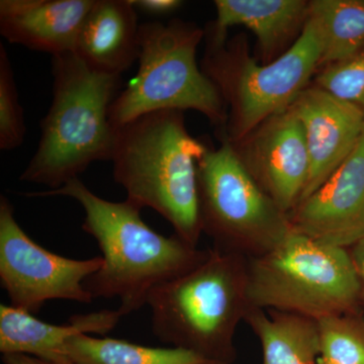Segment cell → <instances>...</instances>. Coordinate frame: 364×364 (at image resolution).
<instances>
[{
  "label": "cell",
  "instance_id": "cell-1",
  "mask_svg": "<svg viewBox=\"0 0 364 364\" xmlns=\"http://www.w3.org/2000/svg\"><path fill=\"white\" fill-rule=\"evenodd\" d=\"M26 196H69L80 203L85 214L83 231L97 240L104 259L85 280V289L93 299H121L122 317L147 305L153 289L193 269L210 254V248L191 245L176 234L158 233L143 221L140 208L128 200L100 198L80 178L55 191Z\"/></svg>",
  "mask_w": 364,
  "mask_h": 364
},
{
  "label": "cell",
  "instance_id": "cell-2",
  "mask_svg": "<svg viewBox=\"0 0 364 364\" xmlns=\"http://www.w3.org/2000/svg\"><path fill=\"white\" fill-rule=\"evenodd\" d=\"M208 147L189 134L183 112H153L114 129L111 161L126 200L152 208L196 247L203 234L198 162Z\"/></svg>",
  "mask_w": 364,
  "mask_h": 364
},
{
  "label": "cell",
  "instance_id": "cell-3",
  "mask_svg": "<svg viewBox=\"0 0 364 364\" xmlns=\"http://www.w3.org/2000/svg\"><path fill=\"white\" fill-rule=\"evenodd\" d=\"M52 102L41 123L39 145L20 179L55 191L93 162L111 161L109 109L121 76L93 70L74 52L52 56Z\"/></svg>",
  "mask_w": 364,
  "mask_h": 364
},
{
  "label": "cell",
  "instance_id": "cell-4",
  "mask_svg": "<svg viewBox=\"0 0 364 364\" xmlns=\"http://www.w3.org/2000/svg\"><path fill=\"white\" fill-rule=\"evenodd\" d=\"M147 305L153 334L162 343L233 364L237 327L251 308L248 259L210 248L200 265L153 289Z\"/></svg>",
  "mask_w": 364,
  "mask_h": 364
},
{
  "label": "cell",
  "instance_id": "cell-5",
  "mask_svg": "<svg viewBox=\"0 0 364 364\" xmlns=\"http://www.w3.org/2000/svg\"><path fill=\"white\" fill-rule=\"evenodd\" d=\"M205 41L200 67L226 105L228 119L221 136L231 143L289 109L312 85L322 60V38L311 18L293 47L270 63L251 56L243 36L224 42Z\"/></svg>",
  "mask_w": 364,
  "mask_h": 364
},
{
  "label": "cell",
  "instance_id": "cell-6",
  "mask_svg": "<svg viewBox=\"0 0 364 364\" xmlns=\"http://www.w3.org/2000/svg\"><path fill=\"white\" fill-rule=\"evenodd\" d=\"M203 38L205 30L178 18L140 25L138 73L112 102V128L153 112L193 109L224 131L226 105L196 60Z\"/></svg>",
  "mask_w": 364,
  "mask_h": 364
},
{
  "label": "cell",
  "instance_id": "cell-7",
  "mask_svg": "<svg viewBox=\"0 0 364 364\" xmlns=\"http://www.w3.org/2000/svg\"><path fill=\"white\" fill-rule=\"evenodd\" d=\"M248 299L251 308L316 321L363 313L348 249L294 230L277 247L248 259Z\"/></svg>",
  "mask_w": 364,
  "mask_h": 364
},
{
  "label": "cell",
  "instance_id": "cell-8",
  "mask_svg": "<svg viewBox=\"0 0 364 364\" xmlns=\"http://www.w3.org/2000/svg\"><path fill=\"white\" fill-rule=\"evenodd\" d=\"M208 146L198 162V210L203 234L214 248L258 257L277 247L293 231L289 215L254 181L232 144Z\"/></svg>",
  "mask_w": 364,
  "mask_h": 364
},
{
  "label": "cell",
  "instance_id": "cell-9",
  "mask_svg": "<svg viewBox=\"0 0 364 364\" xmlns=\"http://www.w3.org/2000/svg\"><path fill=\"white\" fill-rule=\"evenodd\" d=\"M102 262V256L77 260L50 252L23 231L6 196L0 198V284L11 306L37 314L51 299L90 304L85 282Z\"/></svg>",
  "mask_w": 364,
  "mask_h": 364
},
{
  "label": "cell",
  "instance_id": "cell-10",
  "mask_svg": "<svg viewBox=\"0 0 364 364\" xmlns=\"http://www.w3.org/2000/svg\"><path fill=\"white\" fill-rule=\"evenodd\" d=\"M231 144L254 181L280 210L291 214L301 202L310 176L305 133L293 109L268 117Z\"/></svg>",
  "mask_w": 364,
  "mask_h": 364
},
{
  "label": "cell",
  "instance_id": "cell-11",
  "mask_svg": "<svg viewBox=\"0 0 364 364\" xmlns=\"http://www.w3.org/2000/svg\"><path fill=\"white\" fill-rule=\"evenodd\" d=\"M294 231L350 248L364 239V133L353 152L289 215Z\"/></svg>",
  "mask_w": 364,
  "mask_h": 364
},
{
  "label": "cell",
  "instance_id": "cell-12",
  "mask_svg": "<svg viewBox=\"0 0 364 364\" xmlns=\"http://www.w3.org/2000/svg\"><path fill=\"white\" fill-rule=\"evenodd\" d=\"M291 107L303 126L310 158V176L301 202L355 149L364 133V117L358 107L314 85Z\"/></svg>",
  "mask_w": 364,
  "mask_h": 364
},
{
  "label": "cell",
  "instance_id": "cell-13",
  "mask_svg": "<svg viewBox=\"0 0 364 364\" xmlns=\"http://www.w3.org/2000/svg\"><path fill=\"white\" fill-rule=\"evenodd\" d=\"M217 18L205 30V38L227 40L228 30L242 26L257 39L261 63L267 64L289 51L310 18L306 0H215Z\"/></svg>",
  "mask_w": 364,
  "mask_h": 364
},
{
  "label": "cell",
  "instance_id": "cell-14",
  "mask_svg": "<svg viewBox=\"0 0 364 364\" xmlns=\"http://www.w3.org/2000/svg\"><path fill=\"white\" fill-rule=\"evenodd\" d=\"M95 0H1L0 33L11 44L52 56L74 52Z\"/></svg>",
  "mask_w": 364,
  "mask_h": 364
},
{
  "label": "cell",
  "instance_id": "cell-15",
  "mask_svg": "<svg viewBox=\"0 0 364 364\" xmlns=\"http://www.w3.org/2000/svg\"><path fill=\"white\" fill-rule=\"evenodd\" d=\"M139 40L133 0H95L74 53L93 70L122 76L139 58Z\"/></svg>",
  "mask_w": 364,
  "mask_h": 364
},
{
  "label": "cell",
  "instance_id": "cell-16",
  "mask_svg": "<svg viewBox=\"0 0 364 364\" xmlns=\"http://www.w3.org/2000/svg\"><path fill=\"white\" fill-rule=\"evenodd\" d=\"M122 318L119 310L72 316L68 324L53 325L33 314L0 306V352L21 353L48 360H63L62 349L67 340L80 334L105 335L114 330Z\"/></svg>",
  "mask_w": 364,
  "mask_h": 364
},
{
  "label": "cell",
  "instance_id": "cell-17",
  "mask_svg": "<svg viewBox=\"0 0 364 364\" xmlns=\"http://www.w3.org/2000/svg\"><path fill=\"white\" fill-rule=\"evenodd\" d=\"M244 322L259 340L262 364H318L317 321L296 314L250 308Z\"/></svg>",
  "mask_w": 364,
  "mask_h": 364
},
{
  "label": "cell",
  "instance_id": "cell-18",
  "mask_svg": "<svg viewBox=\"0 0 364 364\" xmlns=\"http://www.w3.org/2000/svg\"><path fill=\"white\" fill-rule=\"evenodd\" d=\"M62 355L74 364H222L178 347L144 346L88 334L67 340Z\"/></svg>",
  "mask_w": 364,
  "mask_h": 364
},
{
  "label": "cell",
  "instance_id": "cell-19",
  "mask_svg": "<svg viewBox=\"0 0 364 364\" xmlns=\"http://www.w3.org/2000/svg\"><path fill=\"white\" fill-rule=\"evenodd\" d=\"M323 52L321 67L353 56L364 48V0H311Z\"/></svg>",
  "mask_w": 364,
  "mask_h": 364
},
{
  "label": "cell",
  "instance_id": "cell-20",
  "mask_svg": "<svg viewBox=\"0 0 364 364\" xmlns=\"http://www.w3.org/2000/svg\"><path fill=\"white\" fill-rule=\"evenodd\" d=\"M318 364H364V314L330 316L317 321Z\"/></svg>",
  "mask_w": 364,
  "mask_h": 364
},
{
  "label": "cell",
  "instance_id": "cell-21",
  "mask_svg": "<svg viewBox=\"0 0 364 364\" xmlns=\"http://www.w3.org/2000/svg\"><path fill=\"white\" fill-rule=\"evenodd\" d=\"M25 117L18 100L14 72L6 47L0 45V149L11 151L23 145Z\"/></svg>",
  "mask_w": 364,
  "mask_h": 364
},
{
  "label": "cell",
  "instance_id": "cell-22",
  "mask_svg": "<svg viewBox=\"0 0 364 364\" xmlns=\"http://www.w3.org/2000/svg\"><path fill=\"white\" fill-rule=\"evenodd\" d=\"M312 85L358 107L364 117V48L349 58L318 69Z\"/></svg>",
  "mask_w": 364,
  "mask_h": 364
},
{
  "label": "cell",
  "instance_id": "cell-23",
  "mask_svg": "<svg viewBox=\"0 0 364 364\" xmlns=\"http://www.w3.org/2000/svg\"><path fill=\"white\" fill-rule=\"evenodd\" d=\"M136 11L163 16L177 11L183 4L181 0H133Z\"/></svg>",
  "mask_w": 364,
  "mask_h": 364
},
{
  "label": "cell",
  "instance_id": "cell-24",
  "mask_svg": "<svg viewBox=\"0 0 364 364\" xmlns=\"http://www.w3.org/2000/svg\"><path fill=\"white\" fill-rule=\"evenodd\" d=\"M354 269L358 275L359 299L364 313V239L348 248Z\"/></svg>",
  "mask_w": 364,
  "mask_h": 364
},
{
  "label": "cell",
  "instance_id": "cell-25",
  "mask_svg": "<svg viewBox=\"0 0 364 364\" xmlns=\"http://www.w3.org/2000/svg\"><path fill=\"white\" fill-rule=\"evenodd\" d=\"M1 360L4 364H74L69 359L48 360L21 353L2 354Z\"/></svg>",
  "mask_w": 364,
  "mask_h": 364
}]
</instances>
